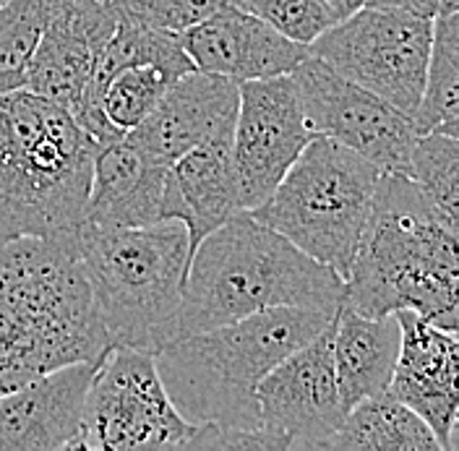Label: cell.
Instances as JSON below:
<instances>
[{
    "instance_id": "cell-11",
    "label": "cell",
    "mask_w": 459,
    "mask_h": 451,
    "mask_svg": "<svg viewBox=\"0 0 459 451\" xmlns=\"http://www.w3.org/2000/svg\"><path fill=\"white\" fill-rule=\"evenodd\" d=\"M303 110L316 136H329L381 172L407 175L415 126L407 115L363 86L347 82L316 56H308L295 71Z\"/></svg>"
},
{
    "instance_id": "cell-29",
    "label": "cell",
    "mask_w": 459,
    "mask_h": 451,
    "mask_svg": "<svg viewBox=\"0 0 459 451\" xmlns=\"http://www.w3.org/2000/svg\"><path fill=\"white\" fill-rule=\"evenodd\" d=\"M324 3L332 8V13H334L337 22H340V19H347L350 13H355L358 8L366 5V0H324Z\"/></svg>"
},
{
    "instance_id": "cell-6",
    "label": "cell",
    "mask_w": 459,
    "mask_h": 451,
    "mask_svg": "<svg viewBox=\"0 0 459 451\" xmlns=\"http://www.w3.org/2000/svg\"><path fill=\"white\" fill-rule=\"evenodd\" d=\"M94 308L110 347L157 352L170 344L183 300L191 243L183 222L76 230Z\"/></svg>"
},
{
    "instance_id": "cell-14",
    "label": "cell",
    "mask_w": 459,
    "mask_h": 451,
    "mask_svg": "<svg viewBox=\"0 0 459 451\" xmlns=\"http://www.w3.org/2000/svg\"><path fill=\"white\" fill-rule=\"evenodd\" d=\"M194 68L228 76L232 82H256L292 74L311 56L308 45L292 42L240 3H228L180 34Z\"/></svg>"
},
{
    "instance_id": "cell-2",
    "label": "cell",
    "mask_w": 459,
    "mask_h": 451,
    "mask_svg": "<svg viewBox=\"0 0 459 451\" xmlns=\"http://www.w3.org/2000/svg\"><path fill=\"white\" fill-rule=\"evenodd\" d=\"M110 350L76 232L0 240V395Z\"/></svg>"
},
{
    "instance_id": "cell-13",
    "label": "cell",
    "mask_w": 459,
    "mask_h": 451,
    "mask_svg": "<svg viewBox=\"0 0 459 451\" xmlns=\"http://www.w3.org/2000/svg\"><path fill=\"white\" fill-rule=\"evenodd\" d=\"M394 316L402 326V342L386 395L429 423L441 451H455L459 418L457 332L430 324L415 310H397Z\"/></svg>"
},
{
    "instance_id": "cell-21",
    "label": "cell",
    "mask_w": 459,
    "mask_h": 451,
    "mask_svg": "<svg viewBox=\"0 0 459 451\" xmlns=\"http://www.w3.org/2000/svg\"><path fill=\"white\" fill-rule=\"evenodd\" d=\"M337 451H441L429 423L394 396H368L344 412L342 425L326 441Z\"/></svg>"
},
{
    "instance_id": "cell-8",
    "label": "cell",
    "mask_w": 459,
    "mask_h": 451,
    "mask_svg": "<svg viewBox=\"0 0 459 451\" xmlns=\"http://www.w3.org/2000/svg\"><path fill=\"white\" fill-rule=\"evenodd\" d=\"M433 19L363 5L321 31L311 56L412 120L426 84Z\"/></svg>"
},
{
    "instance_id": "cell-18",
    "label": "cell",
    "mask_w": 459,
    "mask_h": 451,
    "mask_svg": "<svg viewBox=\"0 0 459 451\" xmlns=\"http://www.w3.org/2000/svg\"><path fill=\"white\" fill-rule=\"evenodd\" d=\"M238 113V82L188 71L178 76L152 113L126 136L165 165L217 134H228Z\"/></svg>"
},
{
    "instance_id": "cell-20",
    "label": "cell",
    "mask_w": 459,
    "mask_h": 451,
    "mask_svg": "<svg viewBox=\"0 0 459 451\" xmlns=\"http://www.w3.org/2000/svg\"><path fill=\"white\" fill-rule=\"evenodd\" d=\"M175 220L188 230L191 254L212 230L243 212L232 168V131L206 139L170 165Z\"/></svg>"
},
{
    "instance_id": "cell-5",
    "label": "cell",
    "mask_w": 459,
    "mask_h": 451,
    "mask_svg": "<svg viewBox=\"0 0 459 451\" xmlns=\"http://www.w3.org/2000/svg\"><path fill=\"white\" fill-rule=\"evenodd\" d=\"M97 149L63 105L24 86L0 91V240L84 225Z\"/></svg>"
},
{
    "instance_id": "cell-7",
    "label": "cell",
    "mask_w": 459,
    "mask_h": 451,
    "mask_svg": "<svg viewBox=\"0 0 459 451\" xmlns=\"http://www.w3.org/2000/svg\"><path fill=\"white\" fill-rule=\"evenodd\" d=\"M381 169L329 136H314L274 194L251 214L347 277Z\"/></svg>"
},
{
    "instance_id": "cell-1",
    "label": "cell",
    "mask_w": 459,
    "mask_h": 451,
    "mask_svg": "<svg viewBox=\"0 0 459 451\" xmlns=\"http://www.w3.org/2000/svg\"><path fill=\"white\" fill-rule=\"evenodd\" d=\"M457 220L412 178L381 172L344 277L342 306L363 316L415 310L457 332Z\"/></svg>"
},
{
    "instance_id": "cell-23",
    "label": "cell",
    "mask_w": 459,
    "mask_h": 451,
    "mask_svg": "<svg viewBox=\"0 0 459 451\" xmlns=\"http://www.w3.org/2000/svg\"><path fill=\"white\" fill-rule=\"evenodd\" d=\"M60 0H11L0 5V91L27 84L39 37Z\"/></svg>"
},
{
    "instance_id": "cell-3",
    "label": "cell",
    "mask_w": 459,
    "mask_h": 451,
    "mask_svg": "<svg viewBox=\"0 0 459 451\" xmlns=\"http://www.w3.org/2000/svg\"><path fill=\"white\" fill-rule=\"evenodd\" d=\"M342 298L344 280L332 266L238 212L194 248L170 342L277 306L337 310Z\"/></svg>"
},
{
    "instance_id": "cell-22",
    "label": "cell",
    "mask_w": 459,
    "mask_h": 451,
    "mask_svg": "<svg viewBox=\"0 0 459 451\" xmlns=\"http://www.w3.org/2000/svg\"><path fill=\"white\" fill-rule=\"evenodd\" d=\"M459 8L433 16L426 84L412 115L415 134L459 136Z\"/></svg>"
},
{
    "instance_id": "cell-4",
    "label": "cell",
    "mask_w": 459,
    "mask_h": 451,
    "mask_svg": "<svg viewBox=\"0 0 459 451\" xmlns=\"http://www.w3.org/2000/svg\"><path fill=\"white\" fill-rule=\"evenodd\" d=\"M337 310L277 306L188 334L154 352L175 410L191 425L258 428V381L318 337Z\"/></svg>"
},
{
    "instance_id": "cell-27",
    "label": "cell",
    "mask_w": 459,
    "mask_h": 451,
    "mask_svg": "<svg viewBox=\"0 0 459 451\" xmlns=\"http://www.w3.org/2000/svg\"><path fill=\"white\" fill-rule=\"evenodd\" d=\"M228 3L238 0H110L117 16L175 34L196 27Z\"/></svg>"
},
{
    "instance_id": "cell-16",
    "label": "cell",
    "mask_w": 459,
    "mask_h": 451,
    "mask_svg": "<svg viewBox=\"0 0 459 451\" xmlns=\"http://www.w3.org/2000/svg\"><path fill=\"white\" fill-rule=\"evenodd\" d=\"M117 27L110 0H60L29 65L24 89L63 105L79 108L94 60Z\"/></svg>"
},
{
    "instance_id": "cell-9",
    "label": "cell",
    "mask_w": 459,
    "mask_h": 451,
    "mask_svg": "<svg viewBox=\"0 0 459 451\" xmlns=\"http://www.w3.org/2000/svg\"><path fill=\"white\" fill-rule=\"evenodd\" d=\"M196 428L175 410L152 352L113 347L86 392L74 451L186 449Z\"/></svg>"
},
{
    "instance_id": "cell-10",
    "label": "cell",
    "mask_w": 459,
    "mask_h": 451,
    "mask_svg": "<svg viewBox=\"0 0 459 451\" xmlns=\"http://www.w3.org/2000/svg\"><path fill=\"white\" fill-rule=\"evenodd\" d=\"M314 136L292 74L238 84L232 168L243 212H254L274 194Z\"/></svg>"
},
{
    "instance_id": "cell-28",
    "label": "cell",
    "mask_w": 459,
    "mask_h": 451,
    "mask_svg": "<svg viewBox=\"0 0 459 451\" xmlns=\"http://www.w3.org/2000/svg\"><path fill=\"white\" fill-rule=\"evenodd\" d=\"M366 5L373 8H397V11H407L423 19H433L441 8V0H366Z\"/></svg>"
},
{
    "instance_id": "cell-26",
    "label": "cell",
    "mask_w": 459,
    "mask_h": 451,
    "mask_svg": "<svg viewBox=\"0 0 459 451\" xmlns=\"http://www.w3.org/2000/svg\"><path fill=\"white\" fill-rule=\"evenodd\" d=\"M248 13L258 16L292 42L311 45L337 19L324 0H238Z\"/></svg>"
},
{
    "instance_id": "cell-24",
    "label": "cell",
    "mask_w": 459,
    "mask_h": 451,
    "mask_svg": "<svg viewBox=\"0 0 459 451\" xmlns=\"http://www.w3.org/2000/svg\"><path fill=\"white\" fill-rule=\"evenodd\" d=\"M172 82V76L154 65H123L102 86L100 110L115 131L128 134L152 113Z\"/></svg>"
},
{
    "instance_id": "cell-25",
    "label": "cell",
    "mask_w": 459,
    "mask_h": 451,
    "mask_svg": "<svg viewBox=\"0 0 459 451\" xmlns=\"http://www.w3.org/2000/svg\"><path fill=\"white\" fill-rule=\"evenodd\" d=\"M407 178L459 222V136L418 134L407 160Z\"/></svg>"
},
{
    "instance_id": "cell-30",
    "label": "cell",
    "mask_w": 459,
    "mask_h": 451,
    "mask_svg": "<svg viewBox=\"0 0 459 451\" xmlns=\"http://www.w3.org/2000/svg\"><path fill=\"white\" fill-rule=\"evenodd\" d=\"M5 3H11V0H0V5H5Z\"/></svg>"
},
{
    "instance_id": "cell-19",
    "label": "cell",
    "mask_w": 459,
    "mask_h": 451,
    "mask_svg": "<svg viewBox=\"0 0 459 451\" xmlns=\"http://www.w3.org/2000/svg\"><path fill=\"white\" fill-rule=\"evenodd\" d=\"M402 326L394 313L363 316L340 306L332 321V360L344 410L386 395L400 355Z\"/></svg>"
},
{
    "instance_id": "cell-17",
    "label": "cell",
    "mask_w": 459,
    "mask_h": 451,
    "mask_svg": "<svg viewBox=\"0 0 459 451\" xmlns=\"http://www.w3.org/2000/svg\"><path fill=\"white\" fill-rule=\"evenodd\" d=\"M175 220L170 165L149 157L128 136L97 149L86 220L105 227H149Z\"/></svg>"
},
{
    "instance_id": "cell-12",
    "label": "cell",
    "mask_w": 459,
    "mask_h": 451,
    "mask_svg": "<svg viewBox=\"0 0 459 451\" xmlns=\"http://www.w3.org/2000/svg\"><path fill=\"white\" fill-rule=\"evenodd\" d=\"M256 404L258 428L274 449H326L347 412L332 360V324L258 381Z\"/></svg>"
},
{
    "instance_id": "cell-15",
    "label": "cell",
    "mask_w": 459,
    "mask_h": 451,
    "mask_svg": "<svg viewBox=\"0 0 459 451\" xmlns=\"http://www.w3.org/2000/svg\"><path fill=\"white\" fill-rule=\"evenodd\" d=\"M102 360L56 368L0 395V451H74L86 392Z\"/></svg>"
}]
</instances>
